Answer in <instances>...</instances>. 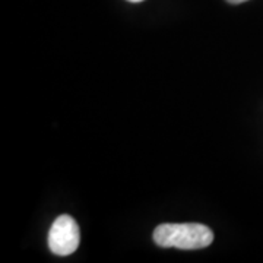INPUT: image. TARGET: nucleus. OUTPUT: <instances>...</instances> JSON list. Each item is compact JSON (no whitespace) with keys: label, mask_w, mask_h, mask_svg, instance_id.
Returning <instances> with one entry per match:
<instances>
[{"label":"nucleus","mask_w":263,"mask_h":263,"mask_svg":"<svg viewBox=\"0 0 263 263\" xmlns=\"http://www.w3.org/2000/svg\"><path fill=\"white\" fill-rule=\"evenodd\" d=\"M154 241L160 247L181 250L205 249L214 241V233L203 224H161L154 230Z\"/></svg>","instance_id":"1"},{"label":"nucleus","mask_w":263,"mask_h":263,"mask_svg":"<svg viewBox=\"0 0 263 263\" xmlns=\"http://www.w3.org/2000/svg\"><path fill=\"white\" fill-rule=\"evenodd\" d=\"M79 227L70 215L56 218L48 233V247L57 256H69L79 247Z\"/></svg>","instance_id":"2"},{"label":"nucleus","mask_w":263,"mask_h":263,"mask_svg":"<svg viewBox=\"0 0 263 263\" xmlns=\"http://www.w3.org/2000/svg\"><path fill=\"white\" fill-rule=\"evenodd\" d=\"M228 3H231V5H240V3H245L247 0H227Z\"/></svg>","instance_id":"3"},{"label":"nucleus","mask_w":263,"mask_h":263,"mask_svg":"<svg viewBox=\"0 0 263 263\" xmlns=\"http://www.w3.org/2000/svg\"><path fill=\"white\" fill-rule=\"evenodd\" d=\"M127 2H132V3H139V2H143V0H127Z\"/></svg>","instance_id":"4"}]
</instances>
